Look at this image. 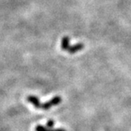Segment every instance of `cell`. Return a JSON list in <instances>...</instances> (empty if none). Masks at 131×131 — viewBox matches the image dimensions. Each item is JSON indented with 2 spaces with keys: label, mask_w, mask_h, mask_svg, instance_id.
I'll use <instances>...</instances> for the list:
<instances>
[{
  "label": "cell",
  "mask_w": 131,
  "mask_h": 131,
  "mask_svg": "<svg viewBox=\"0 0 131 131\" xmlns=\"http://www.w3.org/2000/svg\"><path fill=\"white\" fill-rule=\"evenodd\" d=\"M70 37L69 36H64L61 40V49L63 51H67L70 47Z\"/></svg>",
  "instance_id": "obj_5"
},
{
  "label": "cell",
  "mask_w": 131,
  "mask_h": 131,
  "mask_svg": "<svg viewBox=\"0 0 131 131\" xmlns=\"http://www.w3.org/2000/svg\"><path fill=\"white\" fill-rule=\"evenodd\" d=\"M35 131H67L63 128H57V129H52V128H48L45 127L41 125H38L35 127Z\"/></svg>",
  "instance_id": "obj_4"
},
{
  "label": "cell",
  "mask_w": 131,
  "mask_h": 131,
  "mask_svg": "<svg viewBox=\"0 0 131 131\" xmlns=\"http://www.w3.org/2000/svg\"><path fill=\"white\" fill-rule=\"evenodd\" d=\"M62 99L61 96H54L51 100H50L49 101L44 103V104H42V105H41V109L47 111V110H48V109L51 108V107H54V106H57V105H59V104H60V103L62 102Z\"/></svg>",
  "instance_id": "obj_1"
},
{
  "label": "cell",
  "mask_w": 131,
  "mask_h": 131,
  "mask_svg": "<svg viewBox=\"0 0 131 131\" xmlns=\"http://www.w3.org/2000/svg\"><path fill=\"white\" fill-rule=\"evenodd\" d=\"M83 48H84V43H76V44H74V45L70 46V48H69V49L67 50V51L70 54H75L78 51H81Z\"/></svg>",
  "instance_id": "obj_3"
},
{
  "label": "cell",
  "mask_w": 131,
  "mask_h": 131,
  "mask_svg": "<svg viewBox=\"0 0 131 131\" xmlns=\"http://www.w3.org/2000/svg\"><path fill=\"white\" fill-rule=\"evenodd\" d=\"M54 125V120H51V119L48 120V123H47V127H48V128H52Z\"/></svg>",
  "instance_id": "obj_6"
},
{
  "label": "cell",
  "mask_w": 131,
  "mask_h": 131,
  "mask_svg": "<svg viewBox=\"0 0 131 131\" xmlns=\"http://www.w3.org/2000/svg\"><path fill=\"white\" fill-rule=\"evenodd\" d=\"M27 101H29V103L36 107L38 109H41V105L42 104L40 102V100L38 99V97H36V96H27Z\"/></svg>",
  "instance_id": "obj_2"
}]
</instances>
